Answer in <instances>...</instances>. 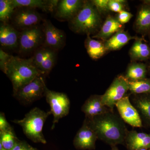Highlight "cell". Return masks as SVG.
Wrapping results in <instances>:
<instances>
[{"instance_id": "12", "label": "cell", "mask_w": 150, "mask_h": 150, "mask_svg": "<svg viewBox=\"0 0 150 150\" xmlns=\"http://www.w3.org/2000/svg\"><path fill=\"white\" fill-rule=\"evenodd\" d=\"M42 19L41 15L33 9H23L13 16V23L16 27L23 30L38 25Z\"/></svg>"}, {"instance_id": "17", "label": "cell", "mask_w": 150, "mask_h": 150, "mask_svg": "<svg viewBox=\"0 0 150 150\" xmlns=\"http://www.w3.org/2000/svg\"><path fill=\"white\" fill-rule=\"evenodd\" d=\"M15 8L25 7L26 8L41 9L45 11H52L56 9L59 1L45 0H11Z\"/></svg>"}, {"instance_id": "11", "label": "cell", "mask_w": 150, "mask_h": 150, "mask_svg": "<svg viewBox=\"0 0 150 150\" xmlns=\"http://www.w3.org/2000/svg\"><path fill=\"white\" fill-rule=\"evenodd\" d=\"M115 106L124 122L134 127L143 126L142 118L136 108L131 104L129 96L124 97L116 103Z\"/></svg>"}, {"instance_id": "34", "label": "cell", "mask_w": 150, "mask_h": 150, "mask_svg": "<svg viewBox=\"0 0 150 150\" xmlns=\"http://www.w3.org/2000/svg\"><path fill=\"white\" fill-rule=\"evenodd\" d=\"M12 129L6 119L5 115L3 112L0 113V132H3Z\"/></svg>"}, {"instance_id": "30", "label": "cell", "mask_w": 150, "mask_h": 150, "mask_svg": "<svg viewBox=\"0 0 150 150\" xmlns=\"http://www.w3.org/2000/svg\"><path fill=\"white\" fill-rule=\"evenodd\" d=\"M126 1L124 0H109L108 7L109 10L114 12H119L123 11L124 3Z\"/></svg>"}, {"instance_id": "28", "label": "cell", "mask_w": 150, "mask_h": 150, "mask_svg": "<svg viewBox=\"0 0 150 150\" xmlns=\"http://www.w3.org/2000/svg\"><path fill=\"white\" fill-rule=\"evenodd\" d=\"M55 52L56 51L46 47H42L37 49L33 56L31 58L33 63L35 67L38 69V67L42 62Z\"/></svg>"}, {"instance_id": "27", "label": "cell", "mask_w": 150, "mask_h": 150, "mask_svg": "<svg viewBox=\"0 0 150 150\" xmlns=\"http://www.w3.org/2000/svg\"><path fill=\"white\" fill-rule=\"evenodd\" d=\"M15 8L11 0L0 1V20L2 23H7L11 18Z\"/></svg>"}, {"instance_id": "22", "label": "cell", "mask_w": 150, "mask_h": 150, "mask_svg": "<svg viewBox=\"0 0 150 150\" xmlns=\"http://www.w3.org/2000/svg\"><path fill=\"white\" fill-rule=\"evenodd\" d=\"M130 55L134 60H147L150 58V47L141 39H137L130 49Z\"/></svg>"}, {"instance_id": "5", "label": "cell", "mask_w": 150, "mask_h": 150, "mask_svg": "<svg viewBox=\"0 0 150 150\" xmlns=\"http://www.w3.org/2000/svg\"><path fill=\"white\" fill-rule=\"evenodd\" d=\"M42 76H38L23 86L13 94L14 96L22 104L28 105L45 96L47 86Z\"/></svg>"}, {"instance_id": "25", "label": "cell", "mask_w": 150, "mask_h": 150, "mask_svg": "<svg viewBox=\"0 0 150 150\" xmlns=\"http://www.w3.org/2000/svg\"><path fill=\"white\" fill-rule=\"evenodd\" d=\"M129 91L134 94H150V79H145L136 81L128 80Z\"/></svg>"}, {"instance_id": "35", "label": "cell", "mask_w": 150, "mask_h": 150, "mask_svg": "<svg viewBox=\"0 0 150 150\" xmlns=\"http://www.w3.org/2000/svg\"><path fill=\"white\" fill-rule=\"evenodd\" d=\"M30 146L26 142L18 140L11 150H28Z\"/></svg>"}, {"instance_id": "1", "label": "cell", "mask_w": 150, "mask_h": 150, "mask_svg": "<svg viewBox=\"0 0 150 150\" xmlns=\"http://www.w3.org/2000/svg\"><path fill=\"white\" fill-rule=\"evenodd\" d=\"M86 119L96 133L98 139L111 146L125 143L128 131L123 120L112 111L92 119Z\"/></svg>"}, {"instance_id": "39", "label": "cell", "mask_w": 150, "mask_h": 150, "mask_svg": "<svg viewBox=\"0 0 150 150\" xmlns=\"http://www.w3.org/2000/svg\"><path fill=\"white\" fill-rule=\"evenodd\" d=\"M136 150H149V149H137Z\"/></svg>"}, {"instance_id": "40", "label": "cell", "mask_w": 150, "mask_h": 150, "mask_svg": "<svg viewBox=\"0 0 150 150\" xmlns=\"http://www.w3.org/2000/svg\"><path fill=\"white\" fill-rule=\"evenodd\" d=\"M2 150H7L4 149H3Z\"/></svg>"}, {"instance_id": "37", "label": "cell", "mask_w": 150, "mask_h": 150, "mask_svg": "<svg viewBox=\"0 0 150 150\" xmlns=\"http://www.w3.org/2000/svg\"><path fill=\"white\" fill-rule=\"evenodd\" d=\"M28 150H37V149H35V148H34L31 147V146H30L29 148H28Z\"/></svg>"}, {"instance_id": "29", "label": "cell", "mask_w": 150, "mask_h": 150, "mask_svg": "<svg viewBox=\"0 0 150 150\" xmlns=\"http://www.w3.org/2000/svg\"><path fill=\"white\" fill-rule=\"evenodd\" d=\"M56 59V54L55 52L42 62L38 69L43 75L48 74L55 65Z\"/></svg>"}, {"instance_id": "15", "label": "cell", "mask_w": 150, "mask_h": 150, "mask_svg": "<svg viewBox=\"0 0 150 150\" xmlns=\"http://www.w3.org/2000/svg\"><path fill=\"white\" fill-rule=\"evenodd\" d=\"M20 33L7 23H2L0 26L1 46L12 49L18 46Z\"/></svg>"}, {"instance_id": "42", "label": "cell", "mask_w": 150, "mask_h": 150, "mask_svg": "<svg viewBox=\"0 0 150 150\" xmlns=\"http://www.w3.org/2000/svg\"></svg>"}, {"instance_id": "2", "label": "cell", "mask_w": 150, "mask_h": 150, "mask_svg": "<svg viewBox=\"0 0 150 150\" xmlns=\"http://www.w3.org/2000/svg\"><path fill=\"white\" fill-rule=\"evenodd\" d=\"M5 74L12 84L13 94L23 86L43 75L33 64L31 58L23 59L13 56L7 64Z\"/></svg>"}, {"instance_id": "18", "label": "cell", "mask_w": 150, "mask_h": 150, "mask_svg": "<svg viewBox=\"0 0 150 150\" xmlns=\"http://www.w3.org/2000/svg\"><path fill=\"white\" fill-rule=\"evenodd\" d=\"M122 27V25L117 19L108 16L98 33L92 38L105 40L112 34L121 30Z\"/></svg>"}, {"instance_id": "32", "label": "cell", "mask_w": 150, "mask_h": 150, "mask_svg": "<svg viewBox=\"0 0 150 150\" xmlns=\"http://www.w3.org/2000/svg\"><path fill=\"white\" fill-rule=\"evenodd\" d=\"M91 2L98 11H106L109 10L108 7L109 0H93Z\"/></svg>"}, {"instance_id": "16", "label": "cell", "mask_w": 150, "mask_h": 150, "mask_svg": "<svg viewBox=\"0 0 150 150\" xmlns=\"http://www.w3.org/2000/svg\"><path fill=\"white\" fill-rule=\"evenodd\" d=\"M125 143L129 150L142 149L150 150V134L136 131H128Z\"/></svg>"}, {"instance_id": "9", "label": "cell", "mask_w": 150, "mask_h": 150, "mask_svg": "<svg viewBox=\"0 0 150 150\" xmlns=\"http://www.w3.org/2000/svg\"><path fill=\"white\" fill-rule=\"evenodd\" d=\"M43 30L45 47L57 51L65 46L66 35L64 32L54 26L50 21L44 22Z\"/></svg>"}, {"instance_id": "10", "label": "cell", "mask_w": 150, "mask_h": 150, "mask_svg": "<svg viewBox=\"0 0 150 150\" xmlns=\"http://www.w3.org/2000/svg\"><path fill=\"white\" fill-rule=\"evenodd\" d=\"M98 139L96 132L86 119L74 140V145L79 150H94Z\"/></svg>"}, {"instance_id": "8", "label": "cell", "mask_w": 150, "mask_h": 150, "mask_svg": "<svg viewBox=\"0 0 150 150\" xmlns=\"http://www.w3.org/2000/svg\"><path fill=\"white\" fill-rule=\"evenodd\" d=\"M43 28L38 25L22 30L20 34L19 50L21 53H28L37 48L44 42Z\"/></svg>"}, {"instance_id": "23", "label": "cell", "mask_w": 150, "mask_h": 150, "mask_svg": "<svg viewBox=\"0 0 150 150\" xmlns=\"http://www.w3.org/2000/svg\"><path fill=\"white\" fill-rule=\"evenodd\" d=\"M136 26L139 31L150 30V5L145 4L140 8L136 20Z\"/></svg>"}, {"instance_id": "41", "label": "cell", "mask_w": 150, "mask_h": 150, "mask_svg": "<svg viewBox=\"0 0 150 150\" xmlns=\"http://www.w3.org/2000/svg\"><path fill=\"white\" fill-rule=\"evenodd\" d=\"M149 70H150V67H149Z\"/></svg>"}, {"instance_id": "38", "label": "cell", "mask_w": 150, "mask_h": 150, "mask_svg": "<svg viewBox=\"0 0 150 150\" xmlns=\"http://www.w3.org/2000/svg\"><path fill=\"white\" fill-rule=\"evenodd\" d=\"M144 3L145 4H148L150 5V0H147V1H145Z\"/></svg>"}, {"instance_id": "20", "label": "cell", "mask_w": 150, "mask_h": 150, "mask_svg": "<svg viewBox=\"0 0 150 150\" xmlns=\"http://www.w3.org/2000/svg\"><path fill=\"white\" fill-rule=\"evenodd\" d=\"M135 38L128 33L121 30L106 40L105 46L107 51L118 50L126 45L130 40Z\"/></svg>"}, {"instance_id": "26", "label": "cell", "mask_w": 150, "mask_h": 150, "mask_svg": "<svg viewBox=\"0 0 150 150\" xmlns=\"http://www.w3.org/2000/svg\"><path fill=\"white\" fill-rule=\"evenodd\" d=\"M18 139L17 138L13 129L0 132V143L4 149L11 150Z\"/></svg>"}, {"instance_id": "19", "label": "cell", "mask_w": 150, "mask_h": 150, "mask_svg": "<svg viewBox=\"0 0 150 150\" xmlns=\"http://www.w3.org/2000/svg\"><path fill=\"white\" fill-rule=\"evenodd\" d=\"M133 103L141 118L150 126V94L137 96L133 100Z\"/></svg>"}, {"instance_id": "7", "label": "cell", "mask_w": 150, "mask_h": 150, "mask_svg": "<svg viewBox=\"0 0 150 150\" xmlns=\"http://www.w3.org/2000/svg\"><path fill=\"white\" fill-rule=\"evenodd\" d=\"M129 90L128 80L123 76L117 77L102 96V102L110 110H113L116 103L126 96Z\"/></svg>"}, {"instance_id": "36", "label": "cell", "mask_w": 150, "mask_h": 150, "mask_svg": "<svg viewBox=\"0 0 150 150\" xmlns=\"http://www.w3.org/2000/svg\"><path fill=\"white\" fill-rule=\"evenodd\" d=\"M110 150H119L118 149V148L116 146H111V149Z\"/></svg>"}, {"instance_id": "24", "label": "cell", "mask_w": 150, "mask_h": 150, "mask_svg": "<svg viewBox=\"0 0 150 150\" xmlns=\"http://www.w3.org/2000/svg\"><path fill=\"white\" fill-rule=\"evenodd\" d=\"M147 67L142 63L132 64L128 68L125 77L128 80L136 81L146 79Z\"/></svg>"}, {"instance_id": "21", "label": "cell", "mask_w": 150, "mask_h": 150, "mask_svg": "<svg viewBox=\"0 0 150 150\" xmlns=\"http://www.w3.org/2000/svg\"><path fill=\"white\" fill-rule=\"evenodd\" d=\"M85 45L89 56L93 59H99L107 51L105 44L99 40L91 38L89 35L86 39Z\"/></svg>"}, {"instance_id": "4", "label": "cell", "mask_w": 150, "mask_h": 150, "mask_svg": "<svg viewBox=\"0 0 150 150\" xmlns=\"http://www.w3.org/2000/svg\"><path fill=\"white\" fill-rule=\"evenodd\" d=\"M70 22L71 27L75 32L89 35L98 28L100 19L98 11L91 2L86 1Z\"/></svg>"}, {"instance_id": "14", "label": "cell", "mask_w": 150, "mask_h": 150, "mask_svg": "<svg viewBox=\"0 0 150 150\" xmlns=\"http://www.w3.org/2000/svg\"><path fill=\"white\" fill-rule=\"evenodd\" d=\"M81 110L85 114L86 118L89 119L97 115L112 111L103 104L101 95H93L90 97L82 106Z\"/></svg>"}, {"instance_id": "3", "label": "cell", "mask_w": 150, "mask_h": 150, "mask_svg": "<svg viewBox=\"0 0 150 150\" xmlns=\"http://www.w3.org/2000/svg\"><path fill=\"white\" fill-rule=\"evenodd\" d=\"M51 114L50 111L46 112L35 107L26 113L22 119L13 121L21 126L25 136L33 142L46 144L43 127L46 119Z\"/></svg>"}, {"instance_id": "31", "label": "cell", "mask_w": 150, "mask_h": 150, "mask_svg": "<svg viewBox=\"0 0 150 150\" xmlns=\"http://www.w3.org/2000/svg\"><path fill=\"white\" fill-rule=\"evenodd\" d=\"M11 57V55H9L3 51L1 48L0 49V69L4 73H5L7 64L10 59Z\"/></svg>"}, {"instance_id": "13", "label": "cell", "mask_w": 150, "mask_h": 150, "mask_svg": "<svg viewBox=\"0 0 150 150\" xmlns=\"http://www.w3.org/2000/svg\"><path fill=\"white\" fill-rule=\"evenodd\" d=\"M84 2L80 0H62L56 7L55 16L62 20H70L74 17Z\"/></svg>"}, {"instance_id": "33", "label": "cell", "mask_w": 150, "mask_h": 150, "mask_svg": "<svg viewBox=\"0 0 150 150\" xmlns=\"http://www.w3.org/2000/svg\"><path fill=\"white\" fill-rule=\"evenodd\" d=\"M132 17V14L123 10L118 13L117 19L121 24L123 25L128 23Z\"/></svg>"}, {"instance_id": "6", "label": "cell", "mask_w": 150, "mask_h": 150, "mask_svg": "<svg viewBox=\"0 0 150 150\" xmlns=\"http://www.w3.org/2000/svg\"><path fill=\"white\" fill-rule=\"evenodd\" d=\"M45 96L47 103L51 107V114L54 116L51 129H54L59 120L69 113L70 101L67 95L48 89L46 88Z\"/></svg>"}]
</instances>
